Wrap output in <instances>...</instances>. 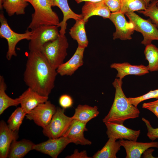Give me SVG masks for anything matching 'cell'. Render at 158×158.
<instances>
[{"label": "cell", "instance_id": "f546056e", "mask_svg": "<svg viewBox=\"0 0 158 158\" xmlns=\"http://www.w3.org/2000/svg\"><path fill=\"white\" fill-rule=\"evenodd\" d=\"M146 9L139 11L138 12L144 16L149 17L152 22L158 28V6L157 0L151 1Z\"/></svg>", "mask_w": 158, "mask_h": 158}, {"label": "cell", "instance_id": "cb8c5ba5", "mask_svg": "<svg viewBox=\"0 0 158 158\" xmlns=\"http://www.w3.org/2000/svg\"><path fill=\"white\" fill-rule=\"evenodd\" d=\"M104 146L98 150L92 157L93 158H116V154L121 146L120 140L116 139L109 138Z\"/></svg>", "mask_w": 158, "mask_h": 158}, {"label": "cell", "instance_id": "9a60e30c", "mask_svg": "<svg viewBox=\"0 0 158 158\" xmlns=\"http://www.w3.org/2000/svg\"><path fill=\"white\" fill-rule=\"evenodd\" d=\"M86 124L78 121L73 120L69 128L63 136L67 137L71 143L76 145H90L91 142L84 137V132L87 130Z\"/></svg>", "mask_w": 158, "mask_h": 158}, {"label": "cell", "instance_id": "5b68a950", "mask_svg": "<svg viewBox=\"0 0 158 158\" xmlns=\"http://www.w3.org/2000/svg\"><path fill=\"white\" fill-rule=\"evenodd\" d=\"M0 37L5 39L7 41L8 50L6 58L8 60H10L13 56L17 55L16 47L18 43L23 40H30L32 31H29L28 29L24 33H19L15 32L9 26L2 12L0 14Z\"/></svg>", "mask_w": 158, "mask_h": 158}, {"label": "cell", "instance_id": "8fae6325", "mask_svg": "<svg viewBox=\"0 0 158 158\" xmlns=\"http://www.w3.org/2000/svg\"><path fill=\"white\" fill-rule=\"evenodd\" d=\"M69 139L62 136L56 138H49L45 142L35 145L33 150L56 158L69 143Z\"/></svg>", "mask_w": 158, "mask_h": 158}, {"label": "cell", "instance_id": "ba28073f", "mask_svg": "<svg viewBox=\"0 0 158 158\" xmlns=\"http://www.w3.org/2000/svg\"><path fill=\"white\" fill-rule=\"evenodd\" d=\"M126 14L129 21L133 24L135 31L142 35V44L146 46L154 40H158V28L150 20L143 19L134 12Z\"/></svg>", "mask_w": 158, "mask_h": 158}, {"label": "cell", "instance_id": "603a6c76", "mask_svg": "<svg viewBox=\"0 0 158 158\" xmlns=\"http://www.w3.org/2000/svg\"><path fill=\"white\" fill-rule=\"evenodd\" d=\"M99 113L97 106L92 107L86 104H79L75 109V113L71 117L73 120L87 124L92 119L96 117Z\"/></svg>", "mask_w": 158, "mask_h": 158}, {"label": "cell", "instance_id": "83f0119b", "mask_svg": "<svg viewBox=\"0 0 158 158\" xmlns=\"http://www.w3.org/2000/svg\"><path fill=\"white\" fill-rule=\"evenodd\" d=\"M145 46L144 54L148 62V69L150 72L158 71V48L152 43Z\"/></svg>", "mask_w": 158, "mask_h": 158}, {"label": "cell", "instance_id": "d590c367", "mask_svg": "<svg viewBox=\"0 0 158 158\" xmlns=\"http://www.w3.org/2000/svg\"><path fill=\"white\" fill-rule=\"evenodd\" d=\"M67 158H90L87 154L86 151L83 150L79 152L77 149H75L73 154L67 156Z\"/></svg>", "mask_w": 158, "mask_h": 158}, {"label": "cell", "instance_id": "5bb4252c", "mask_svg": "<svg viewBox=\"0 0 158 158\" xmlns=\"http://www.w3.org/2000/svg\"><path fill=\"white\" fill-rule=\"evenodd\" d=\"M81 9L83 19L87 23L91 17L97 16L109 18L111 13L103 0L98 2H85Z\"/></svg>", "mask_w": 158, "mask_h": 158}, {"label": "cell", "instance_id": "4dcf8cb0", "mask_svg": "<svg viewBox=\"0 0 158 158\" xmlns=\"http://www.w3.org/2000/svg\"><path fill=\"white\" fill-rule=\"evenodd\" d=\"M158 99V89L150 90L147 93L142 96L135 97L127 98L129 102L136 107L142 102L152 99Z\"/></svg>", "mask_w": 158, "mask_h": 158}, {"label": "cell", "instance_id": "9c48e42d", "mask_svg": "<svg viewBox=\"0 0 158 158\" xmlns=\"http://www.w3.org/2000/svg\"><path fill=\"white\" fill-rule=\"evenodd\" d=\"M56 109L55 105L47 100L38 105L27 113L26 117L43 128L50 123Z\"/></svg>", "mask_w": 158, "mask_h": 158}, {"label": "cell", "instance_id": "836d02e7", "mask_svg": "<svg viewBox=\"0 0 158 158\" xmlns=\"http://www.w3.org/2000/svg\"><path fill=\"white\" fill-rule=\"evenodd\" d=\"M59 103L60 106L63 109H66L71 107L73 102L71 97L66 94L61 95L59 99Z\"/></svg>", "mask_w": 158, "mask_h": 158}, {"label": "cell", "instance_id": "4fadbf2b", "mask_svg": "<svg viewBox=\"0 0 158 158\" xmlns=\"http://www.w3.org/2000/svg\"><path fill=\"white\" fill-rule=\"evenodd\" d=\"M121 146L125 148L126 158H140L147 149L151 147L158 148V142H142L137 141L121 139Z\"/></svg>", "mask_w": 158, "mask_h": 158}, {"label": "cell", "instance_id": "e575fe53", "mask_svg": "<svg viewBox=\"0 0 158 158\" xmlns=\"http://www.w3.org/2000/svg\"><path fill=\"white\" fill-rule=\"evenodd\" d=\"M142 107L151 111L158 118V99L153 102L144 103Z\"/></svg>", "mask_w": 158, "mask_h": 158}, {"label": "cell", "instance_id": "f1b7e54d", "mask_svg": "<svg viewBox=\"0 0 158 158\" xmlns=\"http://www.w3.org/2000/svg\"><path fill=\"white\" fill-rule=\"evenodd\" d=\"M27 113L21 107H18L12 113L8 121V126L13 131H18Z\"/></svg>", "mask_w": 158, "mask_h": 158}, {"label": "cell", "instance_id": "4316f807", "mask_svg": "<svg viewBox=\"0 0 158 158\" xmlns=\"http://www.w3.org/2000/svg\"><path fill=\"white\" fill-rule=\"evenodd\" d=\"M121 2L119 11L124 14L145 10L150 3L147 0H121Z\"/></svg>", "mask_w": 158, "mask_h": 158}, {"label": "cell", "instance_id": "ac0fdd59", "mask_svg": "<svg viewBox=\"0 0 158 158\" xmlns=\"http://www.w3.org/2000/svg\"><path fill=\"white\" fill-rule=\"evenodd\" d=\"M18 137V131L11 130L5 122H0V158H6L12 142Z\"/></svg>", "mask_w": 158, "mask_h": 158}, {"label": "cell", "instance_id": "d6a6232c", "mask_svg": "<svg viewBox=\"0 0 158 158\" xmlns=\"http://www.w3.org/2000/svg\"><path fill=\"white\" fill-rule=\"evenodd\" d=\"M111 12H116L120 10L121 0H103Z\"/></svg>", "mask_w": 158, "mask_h": 158}, {"label": "cell", "instance_id": "1f68e13d", "mask_svg": "<svg viewBox=\"0 0 158 158\" xmlns=\"http://www.w3.org/2000/svg\"><path fill=\"white\" fill-rule=\"evenodd\" d=\"M142 120L145 123L147 128V135L148 138L152 141L158 138V128H153L150 122L144 118H142Z\"/></svg>", "mask_w": 158, "mask_h": 158}, {"label": "cell", "instance_id": "2e32d148", "mask_svg": "<svg viewBox=\"0 0 158 158\" xmlns=\"http://www.w3.org/2000/svg\"><path fill=\"white\" fill-rule=\"evenodd\" d=\"M18 98L21 107L27 114L39 104L48 100V97L42 95L29 87Z\"/></svg>", "mask_w": 158, "mask_h": 158}, {"label": "cell", "instance_id": "f35d334b", "mask_svg": "<svg viewBox=\"0 0 158 158\" xmlns=\"http://www.w3.org/2000/svg\"><path fill=\"white\" fill-rule=\"evenodd\" d=\"M148 1L150 2V1H151L152 0H147ZM157 0V6H158V0Z\"/></svg>", "mask_w": 158, "mask_h": 158}, {"label": "cell", "instance_id": "6da1fadb", "mask_svg": "<svg viewBox=\"0 0 158 158\" xmlns=\"http://www.w3.org/2000/svg\"><path fill=\"white\" fill-rule=\"evenodd\" d=\"M57 74L41 52L30 51L23 74L24 81L29 87L48 97Z\"/></svg>", "mask_w": 158, "mask_h": 158}, {"label": "cell", "instance_id": "e0dca14e", "mask_svg": "<svg viewBox=\"0 0 158 158\" xmlns=\"http://www.w3.org/2000/svg\"><path fill=\"white\" fill-rule=\"evenodd\" d=\"M85 48L78 46L73 56L68 61L63 63L56 69L58 74L61 76L72 75L84 63Z\"/></svg>", "mask_w": 158, "mask_h": 158}, {"label": "cell", "instance_id": "8d00e7d4", "mask_svg": "<svg viewBox=\"0 0 158 158\" xmlns=\"http://www.w3.org/2000/svg\"><path fill=\"white\" fill-rule=\"evenodd\" d=\"M103 0H75L77 4H80L83 1H91V2H98L102 1Z\"/></svg>", "mask_w": 158, "mask_h": 158}, {"label": "cell", "instance_id": "44dd1931", "mask_svg": "<svg viewBox=\"0 0 158 158\" xmlns=\"http://www.w3.org/2000/svg\"><path fill=\"white\" fill-rule=\"evenodd\" d=\"M35 144L30 140L23 139L19 141L13 140L9 149L8 157L9 158H22L31 150Z\"/></svg>", "mask_w": 158, "mask_h": 158}, {"label": "cell", "instance_id": "74e56055", "mask_svg": "<svg viewBox=\"0 0 158 158\" xmlns=\"http://www.w3.org/2000/svg\"><path fill=\"white\" fill-rule=\"evenodd\" d=\"M4 0H0V9L1 10H2L3 9L2 5Z\"/></svg>", "mask_w": 158, "mask_h": 158}, {"label": "cell", "instance_id": "7a4b0ae2", "mask_svg": "<svg viewBox=\"0 0 158 158\" xmlns=\"http://www.w3.org/2000/svg\"><path fill=\"white\" fill-rule=\"evenodd\" d=\"M122 80L116 78L112 83L115 89V97L108 113L102 119L104 123L109 122L123 124L126 120L139 116V110L129 102L123 91Z\"/></svg>", "mask_w": 158, "mask_h": 158}, {"label": "cell", "instance_id": "7c38bea8", "mask_svg": "<svg viewBox=\"0 0 158 158\" xmlns=\"http://www.w3.org/2000/svg\"><path fill=\"white\" fill-rule=\"evenodd\" d=\"M107 128L108 138L137 141L140 130H134L128 128L123 124L107 122L104 123Z\"/></svg>", "mask_w": 158, "mask_h": 158}, {"label": "cell", "instance_id": "3957f363", "mask_svg": "<svg viewBox=\"0 0 158 158\" xmlns=\"http://www.w3.org/2000/svg\"><path fill=\"white\" fill-rule=\"evenodd\" d=\"M32 6L34 12L28 29L33 30L41 25L58 26L59 20L57 14L51 8V0H26Z\"/></svg>", "mask_w": 158, "mask_h": 158}, {"label": "cell", "instance_id": "52a82bcc", "mask_svg": "<svg viewBox=\"0 0 158 158\" xmlns=\"http://www.w3.org/2000/svg\"><path fill=\"white\" fill-rule=\"evenodd\" d=\"M64 109L56 108L50 123L43 128V133L49 138H56L63 136L70 126L73 119L66 116Z\"/></svg>", "mask_w": 158, "mask_h": 158}, {"label": "cell", "instance_id": "7402d4cb", "mask_svg": "<svg viewBox=\"0 0 158 158\" xmlns=\"http://www.w3.org/2000/svg\"><path fill=\"white\" fill-rule=\"evenodd\" d=\"M86 23L83 18L76 20L69 32L71 37L77 41L78 46L85 49L87 47L89 43L85 28Z\"/></svg>", "mask_w": 158, "mask_h": 158}, {"label": "cell", "instance_id": "d6986e66", "mask_svg": "<svg viewBox=\"0 0 158 158\" xmlns=\"http://www.w3.org/2000/svg\"><path fill=\"white\" fill-rule=\"evenodd\" d=\"M51 6L58 7L63 14V20L57 26L61 28L59 31L60 35H65L67 26L66 22L68 19H73L76 21L83 18L82 14H77L71 9L68 0H51Z\"/></svg>", "mask_w": 158, "mask_h": 158}, {"label": "cell", "instance_id": "30bf717a", "mask_svg": "<svg viewBox=\"0 0 158 158\" xmlns=\"http://www.w3.org/2000/svg\"><path fill=\"white\" fill-rule=\"evenodd\" d=\"M124 14L119 11L111 13L109 19L114 25L116 31L113 34L114 40L120 39L124 40L132 39V35L135 30L133 24L128 22Z\"/></svg>", "mask_w": 158, "mask_h": 158}, {"label": "cell", "instance_id": "ffe728a7", "mask_svg": "<svg viewBox=\"0 0 158 158\" xmlns=\"http://www.w3.org/2000/svg\"><path fill=\"white\" fill-rule=\"evenodd\" d=\"M110 67L116 70V77L120 80L128 75L141 76L149 72L147 66L142 64L132 65L128 62L114 63L111 65Z\"/></svg>", "mask_w": 158, "mask_h": 158}, {"label": "cell", "instance_id": "484cf974", "mask_svg": "<svg viewBox=\"0 0 158 158\" xmlns=\"http://www.w3.org/2000/svg\"><path fill=\"white\" fill-rule=\"evenodd\" d=\"M7 86L4 77L0 76V115L8 107L16 106L19 104L18 98L12 99L9 97L5 91Z\"/></svg>", "mask_w": 158, "mask_h": 158}, {"label": "cell", "instance_id": "277c9868", "mask_svg": "<svg viewBox=\"0 0 158 158\" xmlns=\"http://www.w3.org/2000/svg\"><path fill=\"white\" fill-rule=\"evenodd\" d=\"M68 47L67 39L65 35H60L56 40L46 43L41 52L46 58L51 66L56 70L63 63L67 55Z\"/></svg>", "mask_w": 158, "mask_h": 158}, {"label": "cell", "instance_id": "d4e9b609", "mask_svg": "<svg viewBox=\"0 0 158 158\" xmlns=\"http://www.w3.org/2000/svg\"><path fill=\"white\" fill-rule=\"evenodd\" d=\"M28 3L26 0H5L2 7L9 16L15 14L24 15L25 13V8L28 6Z\"/></svg>", "mask_w": 158, "mask_h": 158}, {"label": "cell", "instance_id": "8992f818", "mask_svg": "<svg viewBox=\"0 0 158 158\" xmlns=\"http://www.w3.org/2000/svg\"><path fill=\"white\" fill-rule=\"evenodd\" d=\"M58 28L56 25H42L31 30L28 44L30 51L41 52L46 43L57 39L60 35Z\"/></svg>", "mask_w": 158, "mask_h": 158}]
</instances>
